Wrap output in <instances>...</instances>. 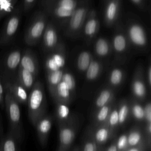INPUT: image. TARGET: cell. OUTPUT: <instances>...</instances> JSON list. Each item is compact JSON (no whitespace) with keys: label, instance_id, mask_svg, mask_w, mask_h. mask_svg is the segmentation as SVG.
I'll return each instance as SVG.
<instances>
[{"label":"cell","instance_id":"obj_35","mask_svg":"<svg viewBox=\"0 0 151 151\" xmlns=\"http://www.w3.org/2000/svg\"><path fill=\"white\" fill-rule=\"evenodd\" d=\"M16 140L15 137L11 133H9L3 140L0 151H18Z\"/></svg>","mask_w":151,"mask_h":151},{"label":"cell","instance_id":"obj_5","mask_svg":"<svg viewBox=\"0 0 151 151\" xmlns=\"http://www.w3.org/2000/svg\"><path fill=\"white\" fill-rule=\"evenodd\" d=\"M28 117L34 126L36 122L46 114L47 100L43 84L36 81L28 94L27 100Z\"/></svg>","mask_w":151,"mask_h":151},{"label":"cell","instance_id":"obj_30","mask_svg":"<svg viewBox=\"0 0 151 151\" xmlns=\"http://www.w3.org/2000/svg\"><path fill=\"white\" fill-rule=\"evenodd\" d=\"M119 126H123L129 120L130 114V104L129 99H122L117 102Z\"/></svg>","mask_w":151,"mask_h":151},{"label":"cell","instance_id":"obj_17","mask_svg":"<svg viewBox=\"0 0 151 151\" xmlns=\"http://www.w3.org/2000/svg\"><path fill=\"white\" fill-rule=\"evenodd\" d=\"M2 83L4 90L9 93L19 104H27L28 91L19 83L17 78Z\"/></svg>","mask_w":151,"mask_h":151},{"label":"cell","instance_id":"obj_16","mask_svg":"<svg viewBox=\"0 0 151 151\" xmlns=\"http://www.w3.org/2000/svg\"><path fill=\"white\" fill-rule=\"evenodd\" d=\"M122 0L105 1L104 20L106 25L112 27L120 19Z\"/></svg>","mask_w":151,"mask_h":151},{"label":"cell","instance_id":"obj_44","mask_svg":"<svg viewBox=\"0 0 151 151\" xmlns=\"http://www.w3.org/2000/svg\"><path fill=\"white\" fill-rule=\"evenodd\" d=\"M97 151H106V148H104L102 146H100L98 147Z\"/></svg>","mask_w":151,"mask_h":151},{"label":"cell","instance_id":"obj_41","mask_svg":"<svg viewBox=\"0 0 151 151\" xmlns=\"http://www.w3.org/2000/svg\"><path fill=\"white\" fill-rule=\"evenodd\" d=\"M4 96L5 90L0 74V108H2L4 106Z\"/></svg>","mask_w":151,"mask_h":151},{"label":"cell","instance_id":"obj_25","mask_svg":"<svg viewBox=\"0 0 151 151\" xmlns=\"http://www.w3.org/2000/svg\"><path fill=\"white\" fill-rule=\"evenodd\" d=\"M93 58L94 55L90 51H81L78 54L75 61V65L77 71L80 74L85 73Z\"/></svg>","mask_w":151,"mask_h":151},{"label":"cell","instance_id":"obj_18","mask_svg":"<svg viewBox=\"0 0 151 151\" xmlns=\"http://www.w3.org/2000/svg\"><path fill=\"white\" fill-rule=\"evenodd\" d=\"M93 43L94 57L104 62L109 59L112 54L111 45L109 40L104 37H96Z\"/></svg>","mask_w":151,"mask_h":151},{"label":"cell","instance_id":"obj_42","mask_svg":"<svg viewBox=\"0 0 151 151\" xmlns=\"http://www.w3.org/2000/svg\"><path fill=\"white\" fill-rule=\"evenodd\" d=\"M146 149H147L145 145H142L139 146L130 147L126 151H145Z\"/></svg>","mask_w":151,"mask_h":151},{"label":"cell","instance_id":"obj_40","mask_svg":"<svg viewBox=\"0 0 151 151\" xmlns=\"http://www.w3.org/2000/svg\"><path fill=\"white\" fill-rule=\"evenodd\" d=\"M37 0H23L22 9L24 12H27L31 10L34 6Z\"/></svg>","mask_w":151,"mask_h":151},{"label":"cell","instance_id":"obj_28","mask_svg":"<svg viewBox=\"0 0 151 151\" xmlns=\"http://www.w3.org/2000/svg\"><path fill=\"white\" fill-rule=\"evenodd\" d=\"M55 113L58 124L65 123L73 118L68 104L63 102H55Z\"/></svg>","mask_w":151,"mask_h":151},{"label":"cell","instance_id":"obj_9","mask_svg":"<svg viewBox=\"0 0 151 151\" xmlns=\"http://www.w3.org/2000/svg\"><path fill=\"white\" fill-rule=\"evenodd\" d=\"M48 21L47 16L42 11L35 12L24 34V40L27 45L32 46L39 42Z\"/></svg>","mask_w":151,"mask_h":151},{"label":"cell","instance_id":"obj_48","mask_svg":"<svg viewBox=\"0 0 151 151\" xmlns=\"http://www.w3.org/2000/svg\"><path fill=\"white\" fill-rule=\"evenodd\" d=\"M105 1H107V0H105Z\"/></svg>","mask_w":151,"mask_h":151},{"label":"cell","instance_id":"obj_6","mask_svg":"<svg viewBox=\"0 0 151 151\" xmlns=\"http://www.w3.org/2000/svg\"><path fill=\"white\" fill-rule=\"evenodd\" d=\"M90 8V0L78 1L76 9L68 19L63 29L65 36L73 39L81 36L83 27Z\"/></svg>","mask_w":151,"mask_h":151},{"label":"cell","instance_id":"obj_21","mask_svg":"<svg viewBox=\"0 0 151 151\" xmlns=\"http://www.w3.org/2000/svg\"><path fill=\"white\" fill-rule=\"evenodd\" d=\"M126 77V73L124 68L113 65L107 73L106 85L116 90L124 83Z\"/></svg>","mask_w":151,"mask_h":151},{"label":"cell","instance_id":"obj_39","mask_svg":"<svg viewBox=\"0 0 151 151\" xmlns=\"http://www.w3.org/2000/svg\"><path fill=\"white\" fill-rule=\"evenodd\" d=\"M145 77L148 90L150 91L151 88V61L150 56L148 58L146 67L145 68Z\"/></svg>","mask_w":151,"mask_h":151},{"label":"cell","instance_id":"obj_2","mask_svg":"<svg viewBox=\"0 0 151 151\" xmlns=\"http://www.w3.org/2000/svg\"><path fill=\"white\" fill-rule=\"evenodd\" d=\"M66 49L63 42L55 50L47 54L44 66L46 80L50 94L61 80L66 70Z\"/></svg>","mask_w":151,"mask_h":151},{"label":"cell","instance_id":"obj_43","mask_svg":"<svg viewBox=\"0 0 151 151\" xmlns=\"http://www.w3.org/2000/svg\"><path fill=\"white\" fill-rule=\"evenodd\" d=\"M106 151H117L114 140L106 148Z\"/></svg>","mask_w":151,"mask_h":151},{"label":"cell","instance_id":"obj_22","mask_svg":"<svg viewBox=\"0 0 151 151\" xmlns=\"http://www.w3.org/2000/svg\"><path fill=\"white\" fill-rule=\"evenodd\" d=\"M116 90L106 85L99 92L94 101L95 110L116 100Z\"/></svg>","mask_w":151,"mask_h":151},{"label":"cell","instance_id":"obj_15","mask_svg":"<svg viewBox=\"0 0 151 151\" xmlns=\"http://www.w3.org/2000/svg\"><path fill=\"white\" fill-rule=\"evenodd\" d=\"M42 38V49L47 54L55 50L62 42L59 38L58 28L50 19L48 21Z\"/></svg>","mask_w":151,"mask_h":151},{"label":"cell","instance_id":"obj_13","mask_svg":"<svg viewBox=\"0 0 151 151\" xmlns=\"http://www.w3.org/2000/svg\"><path fill=\"white\" fill-rule=\"evenodd\" d=\"M59 126V147L63 150H69L71 146L78 129V122L76 117L68 122L58 124Z\"/></svg>","mask_w":151,"mask_h":151},{"label":"cell","instance_id":"obj_12","mask_svg":"<svg viewBox=\"0 0 151 151\" xmlns=\"http://www.w3.org/2000/svg\"><path fill=\"white\" fill-rule=\"evenodd\" d=\"M21 54L22 51L19 49H14L6 55L2 64V71H0L2 83L16 78Z\"/></svg>","mask_w":151,"mask_h":151},{"label":"cell","instance_id":"obj_24","mask_svg":"<svg viewBox=\"0 0 151 151\" xmlns=\"http://www.w3.org/2000/svg\"><path fill=\"white\" fill-rule=\"evenodd\" d=\"M105 62L94 57L91 64L85 73V78L87 82H94L101 76Z\"/></svg>","mask_w":151,"mask_h":151},{"label":"cell","instance_id":"obj_8","mask_svg":"<svg viewBox=\"0 0 151 151\" xmlns=\"http://www.w3.org/2000/svg\"><path fill=\"white\" fill-rule=\"evenodd\" d=\"M4 106L8 116L11 133L17 140H21L22 136V127L21 119V110L19 103L5 91Z\"/></svg>","mask_w":151,"mask_h":151},{"label":"cell","instance_id":"obj_32","mask_svg":"<svg viewBox=\"0 0 151 151\" xmlns=\"http://www.w3.org/2000/svg\"><path fill=\"white\" fill-rule=\"evenodd\" d=\"M98 147V146L94 140L92 130L89 129L84 137L82 147L80 148L81 151H97Z\"/></svg>","mask_w":151,"mask_h":151},{"label":"cell","instance_id":"obj_10","mask_svg":"<svg viewBox=\"0 0 151 151\" xmlns=\"http://www.w3.org/2000/svg\"><path fill=\"white\" fill-rule=\"evenodd\" d=\"M22 8L19 6L8 15L0 36V45H8L14 40L19 26Z\"/></svg>","mask_w":151,"mask_h":151},{"label":"cell","instance_id":"obj_46","mask_svg":"<svg viewBox=\"0 0 151 151\" xmlns=\"http://www.w3.org/2000/svg\"><path fill=\"white\" fill-rule=\"evenodd\" d=\"M69 150H63V149H58V151H68Z\"/></svg>","mask_w":151,"mask_h":151},{"label":"cell","instance_id":"obj_31","mask_svg":"<svg viewBox=\"0 0 151 151\" xmlns=\"http://www.w3.org/2000/svg\"><path fill=\"white\" fill-rule=\"evenodd\" d=\"M130 114L132 117L138 122H144V109L142 102L132 97L129 100Z\"/></svg>","mask_w":151,"mask_h":151},{"label":"cell","instance_id":"obj_26","mask_svg":"<svg viewBox=\"0 0 151 151\" xmlns=\"http://www.w3.org/2000/svg\"><path fill=\"white\" fill-rule=\"evenodd\" d=\"M127 136L129 147L142 145L146 146L145 137L143 131L139 127L135 126L132 128L127 133Z\"/></svg>","mask_w":151,"mask_h":151},{"label":"cell","instance_id":"obj_20","mask_svg":"<svg viewBox=\"0 0 151 151\" xmlns=\"http://www.w3.org/2000/svg\"><path fill=\"white\" fill-rule=\"evenodd\" d=\"M19 67L37 77L39 73L38 61L35 54L31 49H25L22 52Z\"/></svg>","mask_w":151,"mask_h":151},{"label":"cell","instance_id":"obj_11","mask_svg":"<svg viewBox=\"0 0 151 151\" xmlns=\"http://www.w3.org/2000/svg\"><path fill=\"white\" fill-rule=\"evenodd\" d=\"M132 97L142 102L146 99L148 88L145 77V67L141 63L137 64L134 69L130 84Z\"/></svg>","mask_w":151,"mask_h":151},{"label":"cell","instance_id":"obj_7","mask_svg":"<svg viewBox=\"0 0 151 151\" xmlns=\"http://www.w3.org/2000/svg\"><path fill=\"white\" fill-rule=\"evenodd\" d=\"M76 81L74 76L65 70L63 77L50 94L55 102H63L69 104L76 94Z\"/></svg>","mask_w":151,"mask_h":151},{"label":"cell","instance_id":"obj_19","mask_svg":"<svg viewBox=\"0 0 151 151\" xmlns=\"http://www.w3.org/2000/svg\"><path fill=\"white\" fill-rule=\"evenodd\" d=\"M52 125V119L47 114L40 118L34 125L37 130L40 143L42 147H45L47 144Z\"/></svg>","mask_w":151,"mask_h":151},{"label":"cell","instance_id":"obj_14","mask_svg":"<svg viewBox=\"0 0 151 151\" xmlns=\"http://www.w3.org/2000/svg\"><path fill=\"white\" fill-rule=\"evenodd\" d=\"M99 29L100 20L97 11L95 9L91 8L88 12L81 32V36L87 44H91L93 42L97 37Z\"/></svg>","mask_w":151,"mask_h":151},{"label":"cell","instance_id":"obj_38","mask_svg":"<svg viewBox=\"0 0 151 151\" xmlns=\"http://www.w3.org/2000/svg\"><path fill=\"white\" fill-rule=\"evenodd\" d=\"M137 8L143 11H149L150 4L147 0H130Z\"/></svg>","mask_w":151,"mask_h":151},{"label":"cell","instance_id":"obj_23","mask_svg":"<svg viewBox=\"0 0 151 151\" xmlns=\"http://www.w3.org/2000/svg\"><path fill=\"white\" fill-rule=\"evenodd\" d=\"M91 130L94 140L98 147L104 145L114 135V133L106 124L95 126L94 129Z\"/></svg>","mask_w":151,"mask_h":151},{"label":"cell","instance_id":"obj_45","mask_svg":"<svg viewBox=\"0 0 151 151\" xmlns=\"http://www.w3.org/2000/svg\"><path fill=\"white\" fill-rule=\"evenodd\" d=\"M72 151H81V149L80 147H76Z\"/></svg>","mask_w":151,"mask_h":151},{"label":"cell","instance_id":"obj_33","mask_svg":"<svg viewBox=\"0 0 151 151\" xmlns=\"http://www.w3.org/2000/svg\"><path fill=\"white\" fill-rule=\"evenodd\" d=\"M106 124L109 128L115 133L119 126V117H118V110H117V102H115L113 105L110 113L109 114Z\"/></svg>","mask_w":151,"mask_h":151},{"label":"cell","instance_id":"obj_1","mask_svg":"<svg viewBox=\"0 0 151 151\" xmlns=\"http://www.w3.org/2000/svg\"><path fill=\"white\" fill-rule=\"evenodd\" d=\"M132 50L137 53H147L150 41L147 29L141 20L134 14L127 12L122 20Z\"/></svg>","mask_w":151,"mask_h":151},{"label":"cell","instance_id":"obj_36","mask_svg":"<svg viewBox=\"0 0 151 151\" xmlns=\"http://www.w3.org/2000/svg\"><path fill=\"white\" fill-rule=\"evenodd\" d=\"M114 140L117 151H126L129 147L127 142V133L120 135Z\"/></svg>","mask_w":151,"mask_h":151},{"label":"cell","instance_id":"obj_37","mask_svg":"<svg viewBox=\"0 0 151 151\" xmlns=\"http://www.w3.org/2000/svg\"><path fill=\"white\" fill-rule=\"evenodd\" d=\"M144 122L145 123H151V102L149 99L146 101L143 105Z\"/></svg>","mask_w":151,"mask_h":151},{"label":"cell","instance_id":"obj_47","mask_svg":"<svg viewBox=\"0 0 151 151\" xmlns=\"http://www.w3.org/2000/svg\"><path fill=\"white\" fill-rule=\"evenodd\" d=\"M0 147H1V146H0Z\"/></svg>","mask_w":151,"mask_h":151},{"label":"cell","instance_id":"obj_3","mask_svg":"<svg viewBox=\"0 0 151 151\" xmlns=\"http://www.w3.org/2000/svg\"><path fill=\"white\" fill-rule=\"evenodd\" d=\"M79 0H41V9L48 18L63 29L76 9Z\"/></svg>","mask_w":151,"mask_h":151},{"label":"cell","instance_id":"obj_34","mask_svg":"<svg viewBox=\"0 0 151 151\" xmlns=\"http://www.w3.org/2000/svg\"><path fill=\"white\" fill-rule=\"evenodd\" d=\"M18 0H0V19L9 15L15 8Z\"/></svg>","mask_w":151,"mask_h":151},{"label":"cell","instance_id":"obj_4","mask_svg":"<svg viewBox=\"0 0 151 151\" xmlns=\"http://www.w3.org/2000/svg\"><path fill=\"white\" fill-rule=\"evenodd\" d=\"M114 31L110 41L113 65H121L125 64L131 57L132 48L125 32L122 19L114 25Z\"/></svg>","mask_w":151,"mask_h":151},{"label":"cell","instance_id":"obj_29","mask_svg":"<svg viewBox=\"0 0 151 151\" xmlns=\"http://www.w3.org/2000/svg\"><path fill=\"white\" fill-rule=\"evenodd\" d=\"M16 78L19 83L28 91H29L36 81L37 77L28 71L25 70V69L19 67L17 73Z\"/></svg>","mask_w":151,"mask_h":151},{"label":"cell","instance_id":"obj_27","mask_svg":"<svg viewBox=\"0 0 151 151\" xmlns=\"http://www.w3.org/2000/svg\"><path fill=\"white\" fill-rule=\"evenodd\" d=\"M116 100L111 103L105 105L96 110L94 114V126H101L106 124L110 111L116 102Z\"/></svg>","mask_w":151,"mask_h":151}]
</instances>
